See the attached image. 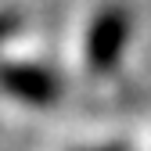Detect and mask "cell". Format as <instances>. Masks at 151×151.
Returning <instances> with one entry per match:
<instances>
[{
	"instance_id": "4",
	"label": "cell",
	"mask_w": 151,
	"mask_h": 151,
	"mask_svg": "<svg viewBox=\"0 0 151 151\" xmlns=\"http://www.w3.org/2000/svg\"><path fill=\"white\" fill-rule=\"evenodd\" d=\"M90 151H129V147H119V144H108V147H90Z\"/></svg>"
},
{
	"instance_id": "2",
	"label": "cell",
	"mask_w": 151,
	"mask_h": 151,
	"mask_svg": "<svg viewBox=\"0 0 151 151\" xmlns=\"http://www.w3.org/2000/svg\"><path fill=\"white\" fill-rule=\"evenodd\" d=\"M0 90L32 108H50L61 97V79L32 61H0Z\"/></svg>"
},
{
	"instance_id": "1",
	"label": "cell",
	"mask_w": 151,
	"mask_h": 151,
	"mask_svg": "<svg viewBox=\"0 0 151 151\" xmlns=\"http://www.w3.org/2000/svg\"><path fill=\"white\" fill-rule=\"evenodd\" d=\"M129 29H133V22H129L126 7L119 4L101 7L86 29V65L93 72H111L129 43Z\"/></svg>"
},
{
	"instance_id": "3",
	"label": "cell",
	"mask_w": 151,
	"mask_h": 151,
	"mask_svg": "<svg viewBox=\"0 0 151 151\" xmlns=\"http://www.w3.org/2000/svg\"><path fill=\"white\" fill-rule=\"evenodd\" d=\"M18 25H22V18L14 11H0V43H4L11 32H18Z\"/></svg>"
}]
</instances>
